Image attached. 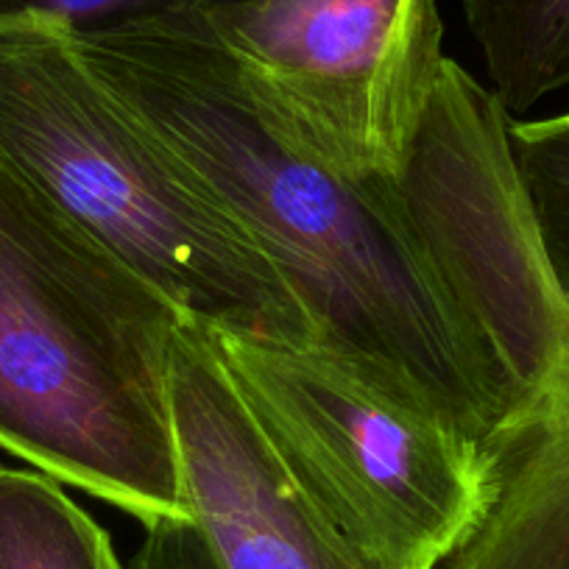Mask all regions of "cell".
Segmentation results:
<instances>
[{"instance_id":"obj_5","label":"cell","mask_w":569,"mask_h":569,"mask_svg":"<svg viewBox=\"0 0 569 569\" xmlns=\"http://www.w3.org/2000/svg\"><path fill=\"white\" fill-rule=\"evenodd\" d=\"M266 129L347 179L410 166L445 68L436 0H249L201 9Z\"/></svg>"},{"instance_id":"obj_12","label":"cell","mask_w":569,"mask_h":569,"mask_svg":"<svg viewBox=\"0 0 569 569\" xmlns=\"http://www.w3.org/2000/svg\"><path fill=\"white\" fill-rule=\"evenodd\" d=\"M142 528L146 533L126 569H223L193 519L160 517Z\"/></svg>"},{"instance_id":"obj_11","label":"cell","mask_w":569,"mask_h":569,"mask_svg":"<svg viewBox=\"0 0 569 569\" xmlns=\"http://www.w3.org/2000/svg\"><path fill=\"white\" fill-rule=\"evenodd\" d=\"M238 3L249 0H0V20L46 18L76 34H87L182 9H223Z\"/></svg>"},{"instance_id":"obj_6","label":"cell","mask_w":569,"mask_h":569,"mask_svg":"<svg viewBox=\"0 0 569 569\" xmlns=\"http://www.w3.org/2000/svg\"><path fill=\"white\" fill-rule=\"evenodd\" d=\"M168 393L190 517L223 569H386L293 480L196 321L173 338Z\"/></svg>"},{"instance_id":"obj_8","label":"cell","mask_w":569,"mask_h":569,"mask_svg":"<svg viewBox=\"0 0 569 569\" xmlns=\"http://www.w3.org/2000/svg\"><path fill=\"white\" fill-rule=\"evenodd\" d=\"M508 114L569 87V0H461Z\"/></svg>"},{"instance_id":"obj_4","label":"cell","mask_w":569,"mask_h":569,"mask_svg":"<svg viewBox=\"0 0 569 569\" xmlns=\"http://www.w3.org/2000/svg\"><path fill=\"white\" fill-rule=\"evenodd\" d=\"M207 332L288 472L355 547L386 569L456 552L489 500V452L319 349Z\"/></svg>"},{"instance_id":"obj_2","label":"cell","mask_w":569,"mask_h":569,"mask_svg":"<svg viewBox=\"0 0 569 569\" xmlns=\"http://www.w3.org/2000/svg\"><path fill=\"white\" fill-rule=\"evenodd\" d=\"M182 321L0 157V450L142 525L193 519L168 393Z\"/></svg>"},{"instance_id":"obj_7","label":"cell","mask_w":569,"mask_h":569,"mask_svg":"<svg viewBox=\"0 0 569 569\" xmlns=\"http://www.w3.org/2000/svg\"><path fill=\"white\" fill-rule=\"evenodd\" d=\"M489 458V500L450 569H569V363Z\"/></svg>"},{"instance_id":"obj_1","label":"cell","mask_w":569,"mask_h":569,"mask_svg":"<svg viewBox=\"0 0 569 569\" xmlns=\"http://www.w3.org/2000/svg\"><path fill=\"white\" fill-rule=\"evenodd\" d=\"M73 37L277 266L313 349L377 391L489 452L569 363L511 114L458 62L410 166L347 179L266 129L201 9Z\"/></svg>"},{"instance_id":"obj_10","label":"cell","mask_w":569,"mask_h":569,"mask_svg":"<svg viewBox=\"0 0 569 569\" xmlns=\"http://www.w3.org/2000/svg\"><path fill=\"white\" fill-rule=\"evenodd\" d=\"M547 271L569 308V112L508 126Z\"/></svg>"},{"instance_id":"obj_3","label":"cell","mask_w":569,"mask_h":569,"mask_svg":"<svg viewBox=\"0 0 569 569\" xmlns=\"http://www.w3.org/2000/svg\"><path fill=\"white\" fill-rule=\"evenodd\" d=\"M0 157L188 321L316 347L277 266L57 20H0Z\"/></svg>"},{"instance_id":"obj_9","label":"cell","mask_w":569,"mask_h":569,"mask_svg":"<svg viewBox=\"0 0 569 569\" xmlns=\"http://www.w3.org/2000/svg\"><path fill=\"white\" fill-rule=\"evenodd\" d=\"M0 569H126L107 530L46 472L0 467Z\"/></svg>"}]
</instances>
